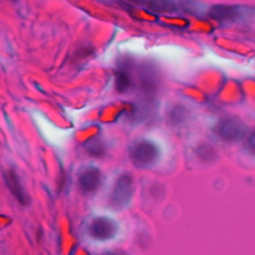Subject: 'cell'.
<instances>
[{
  "instance_id": "cell-11",
  "label": "cell",
  "mask_w": 255,
  "mask_h": 255,
  "mask_svg": "<svg viewBox=\"0 0 255 255\" xmlns=\"http://www.w3.org/2000/svg\"><path fill=\"white\" fill-rule=\"evenodd\" d=\"M87 150L93 156H102L105 153V146L101 140L95 138L87 142Z\"/></svg>"
},
{
  "instance_id": "cell-9",
  "label": "cell",
  "mask_w": 255,
  "mask_h": 255,
  "mask_svg": "<svg viewBox=\"0 0 255 255\" xmlns=\"http://www.w3.org/2000/svg\"><path fill=\"white\" fill-rule=\"evenodd\" d=\"M131 80L126 68H119L116 72V88L120 93H124L130 88Z\"/></svg>"
},
{
  "instance_id": "cell-2",
  "label": "cell",
  "mask_w": 255,
  "mask_h": 255,
  "mask_svg": "<svg viewBox=\"0 0 255 255\" xmlns=\"http://www.w3.org/2000/svg\"><path fill=\"white\" fill-rule=\"evenodd\" d=\"M160 155L158 145L148 139L136 141L129 149L131 161L139 167H147L157 162Z\"/></svg>"
},
{
  "instance_id": "cell-4",
  "label": "cell",
  "mask_w": 255,
  "mask_h": 255,
  "mask_svg": "<svg viewBox=\"0 0 255 255\" xmlns=\"http://www.w3.org/2000/svg\"><path fill=\"white\" fill-rule=\"evenodd\" d=\"M118 232V224L109 217L99 216L92 220L89 226L90 235L99 241H107L115 237Z\"/></svg>"
},
{
  "instance_id": "cell-8",
  "label": "cell",
  "mask_w": 255,
  "mask_h": 255,
  "mask_svg": "<svg viewBox=\"0 0 255 255\" xmlns=\"http://www.w3.org/2000/svg\"><path fill=\"white\" fill-rule=\"evenodd\" d=\"M138 4L144 6L145 8H148L150 11L153 12H167V13H171V12H175L177 7L175 5V3L170 2V1H140L137 2Z\"/></svg>"
},
{
  "instance_id": "cell-6",
  "label": "cell",
  "mask_w": 255,
  "mask_h": 255,
  "mask_svg": "<svg viewBox=\"0 0 255 255\" xmlns=\"http://www.w3.org/2000/svg\"><path fill=\"white\" fill-rule=\"evenodd\" d=\"M208 15L219 22H235L244 15V8L239 5L216 4L209 8Z\"/></svg>"
},
{
  "instance_id": "cell-1",
  "label": "cell",
  "mask_w": 255,
  "mask_h": 255,
  "mask_svg": "<svg viewBox=\"0 0 255 255\" xmlns=\"http://www.w3.org/2000/svg\"><path fill=\"white\" fill-rule=\"evenodd\" d=\"M133 191L134 183L131 174L128 172L119 174L113 184L109 196V203L111 207L116 210L126 208L132 198Z\"/></svg>"
},
{
  "instance_id": "cell-7",
  "label": "cell",
  "mask_w": 255,
  "mask_h": 255,
  "mask_svg": "<svg viewBox=\"0 0 255 255\" xmlns=\"http://www.w3.org/2000/svg\"><path fill=\"white\" fill-rule=\"evenodd\" d=\"M3 177L7 187L13 196L17 199V201L22 205H28L30 203V197L21 184L17 173L13 169H8L4 172Z\"/></svg>"
},
{
  "instance_id": "cell-3",
  "label": "cell",
  "mask_w": 255,
  "mask_h": 255,
  "mask_svg": "<svg viewBox=\"0 0 255 255\" xmlns=\"http://www.w3.org/2000/svg\"><path fill=\"white\" fill-rule=\"evenodd\" d=\"M216 135L228 142L242 139L247 133V126L237 118H227L220 120L214 127Z\"/></svg>"
},
{
  "instance_id": "cell-5",
  "label": "cell",
  "mask_w": 255,
  "mask_h": 255,
  "mask_svg": "<svg viewBox=\"0 0 255 255\" xmlns=\"http://www.w3.org/2000/svg\"><path fill=\"white\" fill-rule=\"evenodd\" d=\"M102 183V172L96 166H88L78 175V184L82 192L91 194L96 192Z\"/></svg>"
},
{
  "instance_id": "cell-13",
  "label": "cell",
  "mask_w": 255,
  "mask_h": 255,
  "mask_svg": "<svg viewBox=\"0 0 255 255\" xmlns=\"http://www.w3.org/2000/svg\"><path fill=\"white\" fill-rule=\"evenodd\" d=\"M105 255H114V254H105Z\"/></svg>"
},
{
  "instance_id": "cell-12",
  "label": "cell",
  "mask_w": 255,
  "mask_h": 255,
  "mask_svg": "<svg viewBox=\"0 0 255 255\" xmlns=\"http://www.w3.org/2000/svg\"><path fill=\"white\" fill-rule=\"evenodd\" d=\"M196 153L202 160H213L215 158V150L208 144L198 146Z\"/></svg>"
},
{
  "instance_id": "cell-10",
  "label": "cell",
  "mask_w": 255,
  "mask_h": 255,
  "mask_svg": "<svg viewBox=\"0 0 255 255\" xmlns=\"http://www.w3.org/2000/svg\"><path fill=\"white\" fill-rule=\"evenodd\" d=\"M187 117V111L181 106H175L168 112V120L172 125L181 124Z\"/></svg>"
}]
</instances>
